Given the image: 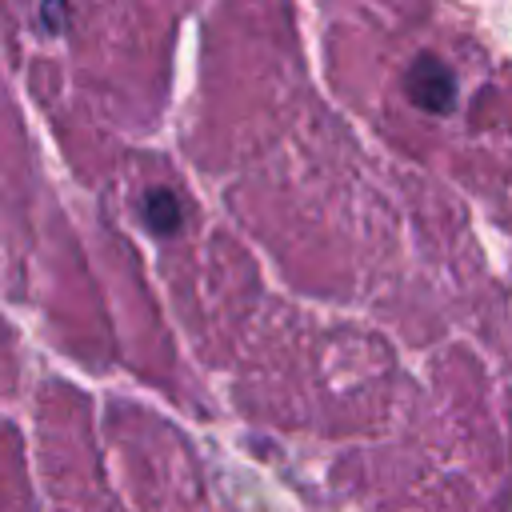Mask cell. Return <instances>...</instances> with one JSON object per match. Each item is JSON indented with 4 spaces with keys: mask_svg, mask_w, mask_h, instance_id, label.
Instances as JSON below:
<instances>
[{
    "mask_svg": "<svg viewBox=\"0 0 512 512\" xmlns=\"http://www.w3.org/2000/svg\"><path fill=\"white\" fill-rule=\"evenodd\" d=\"M404 92H408V100L416 104V108H424V112H452V104H456V76L448 72V64L444 60H436V56H416L412 64H408V72H404Z\"/></svg>",
    "mask_w": 512,
    "mask_h": 512,
    "instance_id": "obj_1",
    "label": "cell"
},
{
    "mask_svg": "<svg viewBox=\"0 0 512 512\" xmlns=\"http://www.w3.org/2000/svg\"><path fill=\"white\" fill-rule=\"evenodd\" d=\"M144 220H148L156 232H176V224H180V204H176V196L164 192V188H152V192L144 196Z\"/></svg>",
    "mask_w": 512,
    "mask_h": 512,
    "instance_id": "obj_2",
    "label": "cell"
}]
</instances>
